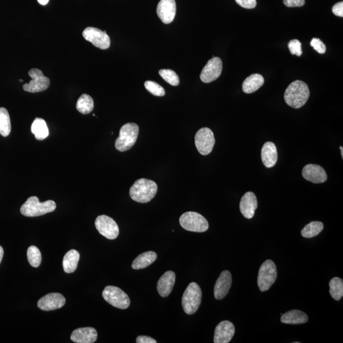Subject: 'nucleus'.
Wrapping results in <instances>:
<instances>
[{"label":"nucleus","mask_w":343,"mask_h":343,"mask_svg":"<svg viewBox=\"0 0 343 343\" xmlns=\"http://www.w3.org/2000/svg\"><path fill=\"white\" fill-rule=\"evenodd\" d=\"M310 92L306 83L300 80L291 83L286 89L284 93V100L287 105L293 108L299 109L305 105Z\"/></svg>","instance_id":"nucleus-1"},{"label":"nucleus","mask_w":343,"mask_h":343,"mask_svg":"<svg viewBox=\"0 0 343 343\" xmlns=\"http://www.w3.org/2000/svg\"><path fill=\"white\" fill-rule=\"evenodd\" d=\"M157 184L150 179H138L130 189V196L135 202L145 204L151 201L157 194Z\"/></svg>","instance_id":"nucleus-2"},{"label":"nucleus","mask_w":343,"mask_h":343,"mask_svg":"<svg viewBox=\"0 0 343 343\" xmlns=\"http://www.w3.org/2000/svg\"><path fill=\"white\" fill-rule=\"evenodd\" d=\"M56 209L53 200L40 202L38 197H31L20 207V213L27 217H38L53 212Z\"/></svg>","instance_id":"nucleus-3"},{"label":"nucleus","mask_w":343,"mask_h":343,"mask_svg":"<svg viewBox=\"0 0 343 343\" xmlns=\"http://www.w3.org/2000/svg\"><path fill=\"white\" fill-rule=\"evenodd\" d=\"M202 298L201 288L195 282L190 283L182 298V306L184 312L188 314L196 313L201 305Z\"/></svg>","instance_id":"nucleus-4"},{"label":"nucleus","mask_w":343,"mask_h":343,"mask_svg":"<svg viewBox=\"0 0 343 343\" xmlns=\"http://www.w3.org/2000/svg\"><path fill=\"white\" fill-rule=\"evenodd\" d=\"M139 131V127L136 124L129 123L122 126L115 141L116 149L120 152L131 149L136 144Z\"/></svg>","instance_id":"nucleus-5"},{"label":"nucleus","mask_w":343,"mask_h":343,"mask_svg":"<svg viewBox=\"0 0 343 343\" xmlns=\"http://www.w3.org/2000/svg\"><path fill=\"white\" fill-rule=\"evenodd\" d=\"M179 223L184 230L192 232H205L209 227L207 220L202 215L195 212L184 213L179 219Z\"/></svg>","instance_id":"nucleus-6"},{"label":"nucleus","mask_w":343,"mask_h":343,"mask_svg":"<svg viewBox=\"0 0 343 343\" xmlns=\"http://www.w3.org/2000/svg\"><path fill=\"white\" fill-rule=\"evenodd\" d=\"M277 277L276 265L272 260H267L262 263L259 270L257 285L259 290L262 292L269 290L276 281Z\"/></svg>","instance_id":"nucleus-7"},{"label":"nucleus","mask_w":343,"mask_h":343,"mask_svg":"<svg viewBox=\"0 0 343 343\" xmlns=\"http://www.w3.org/2000/svg\"><path fill=\"white\" fill-rule=\"evenodd\" d=\"M103 297L111 305L121 310L128 308L131 304L128 295L121 288L115 286L109 285L106 287L103 292Z\"/></svg>","instance_id":"nucleus-8"},{"label":"nucleus","mask_w":343,"mask_h":343,"mask_svg":"<svg viewBox=\"0 0 343 343\" xmlns=\"http://www.w3.org/2000/svg\"><path fill=\"white\" fill-rule=\"evenodd\" d=\"M31 80L28 84L23 85V89L26 92L36 93L45 91L50 86L51 82L48 78L43 75L41 70L33 68L28 72Z\"/></svg>","instance_id":"nucleus-9"},{"label":"nucleus","mask_w":343,"mask_h":343,"mask_svg":"<svg viewBox=\"0 0 343 343\" xmlns=\"http://www.w3.org/2000/svg\"><path fill=\"white\" fill-rule=\"evenodd\" d=\"M215 142L214 133L207 127L200 129L194 137L197 149L202 155H208L212 152Z\"/></svg>","instance_id":"nucleus-10"},{"label":"nucleus","mask_w":343,"mask_h":343,"mask_svg":"<svg viewBox=\"0 0 343 343\" xmlns=\"http://www.w3.org/2000/svg\"><path fill=\"white\" fill-rule=\"evenodd\" d=\"M83 36L86 40L102 50H106L110 47V36L105 31H103L96 28L88 27L83 31Z\"/></svg>","instance_id":"nucleus-11"},{"label":"nucleus","mask_w":343,"mask_h":343,"mask_svg":"<svg viewBox=\"0 0 343 343\" xmlns=\"http://www.w3.org/2000/svg\"><path fill=\"white\" fill-rule=\"evenodd\" d=\"M95 226L99 233L110 240H114L119 235V227L112 218L106 215H100L95 219Z\"/></svg>","instance_id":"nucleus-12"},{"label":"nucleus","mask_w":343,"mask_h":343,"mask_svg":"<svg viewBox=\"0 0 343 343\" xmlns=\"http://www.w3.org/2000/svg\"><path fill=\"white\" fill-rule=\"evenodd\" d=\"M223 62L219 57H213L208 61L200 74V79L204 83H210L216 80L222 74Z\"/></svg>","instance_id":"nucleus-13"},{"label":"nucleus","mask_w":343,"mask_h":343,"mask_svg":"<svg viewBox=\"0 0 343 343\" xmlns=\"http://www.w3.org/2000/svg\"><path fill=\"white\" fill-rule=\"evenodd\" d=\"M66 299L59 293H51L43 296L38 302V307L43 311H53L63 307Z\"/></svg>","instance_id":"nucleus-14"},{"label":"nucleus","mask_w":343,"mask_h":343,"mask_svg":"<svg viewBox=\"0 0 343 343\" xmlns=\"http://www.w3.org/2000/svg\"><path fill=\"white\" fill-rule=\"evenodd\" d=\"M157 13L158 17L164 24H170L176 16L175 0H160L158 4Z\"/></svg>","instance_id":"nucleus-15"},{"label":"nucleus","mask_w":343,"mask_h":343,"mask_svg":"<svg viewBox=\"0 0 343 343\" xmlns=\"http://www.w3.org/2000/svg\"><path fill=\"white\" fill-rule=\"evenodd\" d=\"M235 332V326L231 322L225 321L220 322L215 327L214 342L215 343L230 342Z\"/></svg>","instance_id":"nucleus-16"},{"label":"nucleus","mask_w":343,"mask_h":343,"mask_svg":"<svg viewBox=\"0 0 343 343\" xmlns=\"http://www.w3.org/2000/svg\"><path fill=\"white\" fill-rule=\"evenodd\" d=\"M232 284L231 273L225 270L218 278L214 286V297L217 300H222L228 295Z\"/></svg>","instance_id":"nucleus-17"},{"label":"nucleus","mask_w":343,"mask_h":343,"mask_svg":"<svg viewBox=\"0 0 343 343\" xmlns=\"http://www.w3.org/2000/svg\"><path fill=\"white\" fill-rule=\"evenodd\" d=\"M302 175L306 180L315 184L323 183L327 179L326 170L318 165H306L303 168Z\"/></svg>","instance_id":"nucleus-18"},{"label":"nucleus","mask_w":343,"mask_h":343,"mask_svg":"<svg viewBox=\"0 0 343 343\" xmlns=\"http://www.w3.org/2000/svg\"><path fill=\"white\" fill-rule=\"evenodd\" d=\"M257 208V200L255 194L249 191L244 194L240 203V210L241 214L247 219H252L255 214Z\"/></svg>","instance_id":"nucleus-19"},{"label":"nucleus","mask_w":343,"mask_h":343,"mask_svg":"<svg viewBox=\"0 0 343 343\" xmlns=\"http://www.w3.org/2000/svg\"><path fill=\"white\" fill-rule=\"evenodd\" d=\"M97 339V332L93 327H82L75 330L71 336L72 342L77 343H93Z\"/></svg>","instance_id":"nucleus-20"},{"label":"nucleus","mask_w":343,"mask_h":343,"mask_svg":"<svg viewBox=\"0 0 343 343\" xmlns=\"http://www.w3.org/2000/svg\"><path fill=\"white\" fill-rule=\"evenodd\" d=\"M175 282V273L172 271L165 272L157 283V290L159 295L163 298L168 297L173 289Z\"/></svg>","instance_id":"nucleus-21"},{"label":"nucleus","mask_w":343,"mask_h":343,"mask_svg":"<svg viewBox=\"0 0 343 343\" xmlns=\"http://www.w3.org/2000/svg\"><path fill=\"white\" fill-rule=\"evenodd\" d=\"M261 159L265 167L272 168L276 165L278 153L276 145L272 142L265 143L261 150Z\"/></svg>","instance_id":"nucleus-22"},{"label":"nucleus","mask_w":343,"mask_h":343,"mask_svg":"<svg viewBox=\"0 0 343 343\" xmlns=\"http://www.w3.org/2000/svg\"><path fill=\"white\" fill-rule=\"evenodd\" d=\"M282 315L280 321L285 324H302L308 321L307 314L300 310H290L285 314H282Z\"/></svg>","instance_id":"nucleus-23"},{"label":"nucleus","mask_w":343,"mask_h":343,"mask_svg":"<svg viewBox=\"0 0 343 343\" xmlns=\"http://www.w3.org/2000/svg\"><path fill=\"white\" fill-rule=\"evenodd\" d=\"M157 259V254L153 251H148L140 254L132 262L134 270H141L150 266Z\"/></svg>","instance_id":"nucleus-24"},{"label":"nucleus","mask_w":343,"mask_h":343,"mask_svg":"<svg viewBox=\"0 0 343 343\" xmlns=\"http://www.w3.org/2000/svg\"><path fill=\"white\" fill-rule=\"evenodd\" d=\"M264 83V79L262 75L253 74L244 80L242 84V90L244 93H252L259 89Z\"/></svg>","instance_id":"nucleus-25"},{"label":"nucleus","mask_w":343,"mask_h":343,"mask_svg":"<svg viewBox=\"0 0 343 343\" xmlns=\"http://www.w3.org/2000/svg\"><path fill=\"white\" fill-rule=\"evenodd\" d=\"M80 254L76 250L69 251L65 254L63 258V268L66 274H72L76 271L80 260Z\"/></svg>","instance_id":"nucleus-26"},{"label":"nucleus","mask_w":343,"mask_h":343,"mask_svg":"<svg viewBox=\"0 0 343 343\" xmlns=\"http://www.w3.org/2000/svg\"><path fill=\"white\" fill-rule=\"evenodd\" d=\"M31 132L38 141H43L48 136L49 131L46 121L43 119L36 118L31 126Z\"/></svg>","instance_id":"nucleus-27"},{"label":"nucleus","mask_w":343,"mask_h":343,"mask_svg":"<svg viewBox=\"0 0 343 343\" xmlns=\"http://www.w3.org/2000/svg\"><path fill=\"white\" fill-rule=\"evenodd\" d=\"M94 107V103L89 95L83 94L80 96L77 103V109L80 113L87 114L92 112Z\"/></svg>","instance_id":"nucleus-28"},{"label":"nucleus","mask_w":343,"mask_h":343,"mask_svg":"<svg viewBox=\"0 0 343 343\" xmlns=\"http://www.w3.org/2000/svg\"><path fill=\"white\" fill-rule=\"evenodd\" d=\"M11 132V122L9 112L5 108H0V134L2 136H9Z\"/></svg>","instance_id":"nucleus-29"},{"label":"nucleus","mask_w":343,"mask_h":343,"mask_svg":"<svg viewBox=\"0 0 343 343\" xmlns=\"http://www.w3.org/2000/svg\"><path fill=\"white\" fill-rule=\"evenodd\" d=\"M323 229V223L319 222H311L301 231V235L306 238H313L321 233Z\"/></svg>","instance_id":"nucleus-30"},{"label":"nucleus","mask_w":343,"mask_h":343,"mask_svg":"<svg viewBox=\"0 0 343 343\" xmlns=\"http://www.w3.org/2000/svg\"><path fill=\"white\" fill-rule=\"evenodd\" d=\"M330 295L336 301L341 300L343 296V281L338 277H334L329 282Z\"/></svg>","instance_id":"nucleus-31"},{"label":"nucleus","mask_w":343,"mask_h":343,"mask_svg":"<svg viewBox=\"0 0 343 343\" xmlns=\"http://www.w3.org/2000/svg\"><path fill=\"white\" fill-rule=\"evenodd\" d=\"M27 256L29 262L34 267L40 266L41 262V254L36 246H30L28 249Z\"/></svg>","instance_id":"nucleus-32"},{"label":"nucleus","mask_w":343,"mask_h":343,"mask_svg":"<svg viewBox=\"0 0 343 343\" xmlns=\"http://www.w3.org/2000/svg\"><path fill=\"white\" fill-rule=\"evenodd\" d=\"M161 77L165 82L173 86H178L179 84V78L175 71L171 69H161L159 71Z\"/></svg>","instance_id":"nucleus-33"},{"label":"nucleus","mask_w":343,"mask_h":343,"mask_svg":"<svg viewBox=\"0 0 343 343\" xmlns=\"http://www.w3.org/2000/svg\"><path fill=\"white\" fill-rule=\"evenodd\" d=\"M144 87L148 92L158 97H162L165 94V91L162 86L153 81H146L144 83Z\"/></svg>","instance_id":"nucleus-34"},{"label":"nucleus","mask_w":343,"mask_h":343,"mask_svg":"<svg viewBox=\"0 0 343 343\" xmlns=\"http://www.w3.org/2000/svg\"><path fill=\"white\" fill-rule=\"evenodd\" d=\"M288 47L292 55L301 56L302 55L303 52L301 48V43L298 40H292L288 43Z\"/></svg>","instance_id":"nucleus-35"},{"label":"nucleus","mask_w":343,"mask_h":343,"mask_svg":"<svg viewBox=\"0 0 343 343\" xmlns=\"http://www.w3.org/2000/svg\"><path fill=\"white\" fill-rule=\"evenodd\" d=\"M310 45L315 50L317 53L324 54L326 52V46L323 41L320 40L319 38H314L311 41Z\"/></svg>","instance_id":"nucleus-36"},{"label":"nucleus","mask_w":343,"mask_h":343,"mask_svg":"<svg viewBox=\"0 0 343 343\" xmlns=\"http://www.w3.org/2000/svg\"><path fill=\"white\" fill-rule=\"evenodd\" d=\"M236 2L244 9H252L256 7V0H235Z\"/></svg>","instance_id":"nucleus-37"},{"label":"nucleus","mask_w":343,"mask_h":343,"mask_svg":"<svg viewBox=\"0 0 343 343\" xmlns=\"http://www.w3.org/2000/svg\"><path fill=\"white\" fill-rule=\"evenodd\" d=\"M284 4L287 7H300L305 4V0H284Z\"/></svg>","instance_id":"nucleus-38"},{"label":"nucleus","mask_w":343,"mask_h":343,"mask_svg":"<svg viewBox=\"0 0 343 343\" xmlns=\"http://www.w3.org/2000/svg\"><path fill=\"white\" fill-rule=\"evenodd\" d=\"M332 12L334 15H336V16L338 17H343V2L337 3L336 5H334L333 7H332Z\"/></svg>","instance_id":"nucleus-39"},{"label":"nucleus","mask_w":343,"mask_h":343,"mask_svg":"<svg viewBox=\"0 0 343 343\" xmlns=\"http://www.w3.org/2000/svg\"><path fill=\"white\" fill-rule=\"evenodd\" d=\"M137 343H157L155 339L150 336H139L136 339Z\"/></svg>","instance_id":"nucleus-40"},{"label":"nucleus","mask_w":343,"mask_h":343,"mask_svg":"<svg viewBox=\"0 0 343 343\" xmlns=\"http://www.w3.org/2000/svg\"><path fill=\"white\" fill-rule=\"evenodd\" d=\"M4 249H3L2 247L0 246V264H1L3 257H4Z\"/></svg>","instance_id":"nucleus-41"},{"label":"nucleus","mask_w":343,"mask_h":343,"mask_svg":"<svg viewBox=\"0 0 343 343\" xmlns=\"http://www.w3.org/2000/svg\"><path fill=\"white\" fill-rule=\"evenodd\" d=\"M39 4L41 5H46L48 4L49 0H37Z\"/></svg>","instance_id":"nucleus-42"},{"label":"nucleus","mask_w":343,"mask_h":343,"mask_svg":"<svg viewBox=\"0 0 343 343\" xmlns=\"http://www.w3.org/2000/svg\"><path fill=\"white\" fill-rule=\"evenodd\" d=\"M340 150H341V156L342 158H343V148L342 146L340 147Z\"/></svg>","instance_id":"nucleus-43"}]
</instances>
